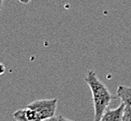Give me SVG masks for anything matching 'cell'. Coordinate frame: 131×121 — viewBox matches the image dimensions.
Returning a JSON list of instances; mask_svg holds the SVG:
<instances>
[{
	"instance_id": "1",
	"label": "cell",
	"mask_w": 131,
	"mask_h": 121,
	"mask_svg": "<svg viewBox=\"0 0 131 121\" xmlns=\"http://www.w3.org/2000/svg\"><path fill=\"white\" fill-rule=\"evenodd\" d=\"M84 81L88 85L92 93L94 104V121H99L112 100L113 99V96L94 71H88L84 76Z\"/></svg>"
},
{
	"instance_id": "2",
	"label": "cell",
	"mask_w": 131,
	"mask_h": 121,
	"mask_svg": "<svg viewBox=\"0 0 131 121\" xmlns=\"http://www.w3.org/2000/svg\"><path fill=\"white\" fill-rule=\"evenodd\" d=\"M58 100L56 98L54 99H41L37 100L34 102H30L26 106L30 109L34 110L38 114L41 121H44L46 119H49L52 116H55V112L57 108Z\"/></svg>"
},
{
	"instance_id": "3",
	"label": "cell",
	"mask_w": 131,
	"mask_h": 121,
	"mask_svg": "<svg viewBox=\"0 0 131 121\" xmlns=\"http://www.w3.org/2000/svg\"><path fill=\"white\" fill-rule=\"evenodd\" d=\"M116 95L125 106L123 121H131V87L119 86Z\"/></svg>"
},
{
	"instance_id": "4",
	"label": "cell",
	"mask_w": 131,
	"mask_h": 121,
	"mask_svg": "<svg viewBox=\"0 0 131 121\" xmlns=\"http://www.w3.org/2000/svg\"><path fill=\"white\" fill-rule=\"evenodd\" d=\"M13 118L16 121H41L38 114L27 106L15 111L13 114Z\"/></svg>"
},
{
	"instance_id": "5",
	"label": "cell",
	"mask_w": 131,
	"mask_h": 121,
	"mask_svg": "<svg viewBox=\"0 0 131 121\" xmlns=\"http://www.w3.org/2000/svg\"><path fill=\"white\" fill-rule=\"evenodd\" d=\"M124 104H121L114 109H107L99 121H123L124 118Z\"/></svg>"
},
{
	"instance_id": "6",
	"label": "cell",
	"mask_w": 131,
	"mask_h": 121,
	"mask_svg": "<svg viewBox=\"0 0 131 121\" xmlns=\"http://www.w3.org/2000/svg\"><path fill=\"white\" fill-rule=\"evenodd\" d=\"M5 71H6L5 65L3 64L2 62H0V75H4V73H5Z\"/></svg>"
},
{
	"instance_id": "7",
	"label": "cell",
	"mask_w": 131,
	"mask_h": 121,
	"mask_svg": "<svg viewBox=\"0 0 131 121\" xmlns=\"http://www.w3.org/2000/svg\"><path fill=\"white\" fill-rule=\"evenodd\" d=\"M58 119H59V121H72V120H70V119L66 118V117H64V116H58Z\"/></svg>"
},
{
	"instance_id": "8",
	"label": "cell",
	"mask_w": 131,
	"mask_h": 121,
	"mask_svg": "<svg viewBox=\"0 0 131 121\" xmlns=\"http://www.w3.org/2000/svg\"><path fill=\"white\" fill-rule=\"evenodd\" d=\"M44 121H59V119H58V116L57 117H56V116H52L51 118L46 119V120H44Z\"/></svg>"
},
{
	"instance_id": "9",
	"label": "cell",
	"mask_w": 131,
	"mask_h": 121,
	"mask_svg": "<svg viewBox=\"0 0 131 121\" xmlns=\"http://www.w3.org/2000/svg\"><path fill=\"white\" fill-rule=\"evenodd\" d=\"M18 1L23 3V4H28V3H30L32 0H18Z\"/></svg>"
},
{
	"instance_id": "10",
	"label": "cell",
	"mask_w": 131,
	"mask_h": 121,
	"mask_svg": "<svg viewBox=\"0 0 131 121\" xmlns=\"http://www.w3.org/2000/svg\"><path fill=\"white\" fill-rule=\"evenodd\" d=\"M3 2H4V0H0V11L2 9V7H3Z\"/></svg>"
}]
</instances>
